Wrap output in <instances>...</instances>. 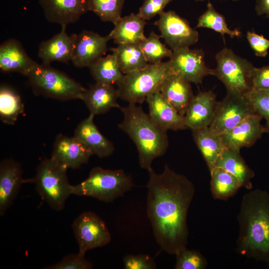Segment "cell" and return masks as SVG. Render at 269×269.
<instances>
[{"mask_svg": "<svg viewBox=\"0 0 269 269\" xmlns=\"http://www.w3.org/2000/svg\"><path fill=\"white\" fill-rule=\"evenodd\" d=\"M146 23L138 13H132L118 20L108 35L118 45L139 43L146 38L144 34Z\"/></svg>", "mask_w": 269, "mask_h": 269, "instance_id": "obj_25", "label": "cell"}, {"mask_svg": "<svg viewBox=\"0 0 269 269\" xmlns=\"http://www.w3.org/2000/svg\"><path fill=\"white\" fill-rule=\"evenodd\" d=\"M192 131L194 141L210 171L225 148L220 135L209 127Z\"/></svg>", "mask_w": 269, "mask_h": 269, "instance_id": "obj_27", "label": "cell"}, {"mask_svg": "<svg viewBox=\"0 0 269 269\" xmlns=\"http://www.w3.org/2000/svg\"><path fill=\"white\" fill-rule=\"evenodd\" d=\"M197 28L211 29L222 35L227 34L232 38L240 37L241 32L238 29H230L225 17L216 11L213 4L208 2L206 11L198 18Z\"/></svg>", "mask_w": 269, "mask_h": 269, "instance_id": "obj_32", "label": "cell"}, {"mask_svg": "<svg viewBox=\"0 0 269 269\" xmlns=\"http://www.w3.org/2000/svg\"><path fill=\"white\" fill-rule=\"evenodd\" d=\"M88 68L96 83H98L117 85L125 75L113 53L100 57L92 63Z\"/></svg>", "mask_w": 269, "mask_h": 269, "instance_id": "obj_30", "label": "cell"}, {"mask_svg": "<svg viewBox=\"0 0 269 269\" xmlns=\"http://www.w3.org/2000/svg\"><path fill=\"white\" fill-rule=\"evenodd\" d=\"M124 0H89V11L103 22L115 24L121 17Z\"/></svg>", "mask_w": 269, "mask_h": 269, "instance_id": "obj_33", "label": "cell"}, {"mask_svg": "<svg viewBox=\"0 0 269 269\" xmlns=\"http://www.w3.org/2000/svg\"><path fill=\"white\" fill-rule=\"evenodd\" d=\"M160 36L151 32L139 43L143 54L148 63H158L165 57H170L173 51L160 40Z\"/></svg>", "mask_w": 269, "mask_h": 269, "instance_id": "obj_34", "label": "cell"}, {"mask_svg": "<svg viewBox=\"0 0 269 269\" xmlns=\"http://www.w3.org/2000/svg\"><path fill=\"white\" fill-rule=\"evenodd\" d=\"M175 269H204L207 266L206 258L198 251L185 248L176 255Z\"/></svg>", "mask_w": 269, "mask_h": 269, "instance_id": "obj_35", "label": "cell"}, {"mask_svg": "<svg viewBox=\"0 0 269 269\" xmlns=\"http://www.w3.org/2000/svg\"><path fill=\"white\" fill-rule=\"evenodd\" d=\"M21 165L12 159H5L0 164V215H4L13 204L23 183Z\"/></svg>", "mask_w": 269, "mask_h": 269, "instance_id": "obj_17", "label": "cell"}, {"mask_svg": "<svg viewBox=\"0 0 269 269\" xmlns=\"http://www.w3.org/2000/svg\"><path fill=\"white\" fill-rule=\"evenodd\" d=\"M197 1H204L205 0H195Z\"/></svg>", "mask_w": 269, "mask_h": 269, "instance_id": "obj_44", "label": "cell"}, {"mask_svg": "<svg viewBox=\"0 0 269 269\" xmlns=\"http://www.w3.org/2000/svg\"><path fill=\"white\" fill-rule=\"evenodd\" d=\"M120 109L124 117L118 127L135 144L140 166L148 171L152 168L153 160L163 155L167 149V132L158 128L136 104L129 103Z\"/></svg>", "mask_w": 269, "mask_h": 269, "instance_id": "obj_3", "label": "cell"}, {"mask_svg": "<svg viewBox=\"0 0 269 269\" xmlns=\"http://www.w3.org/2000/svg\"><path fill=\"white\" fill-rule=\"evenodd\" d=\"M263 118L256 114L251 115L232 129L221 134L225 148L238 149L253 145L262 135L267 132L261 124Z\"/></svg>", "mask_w": 269, "mask_h": 269, "instance_id": "obj_16", "label": "cell"}, {"mask_svg": "<svg viewBox=\"0 0 269 269\" xmlns=\"http://www.w3.org/2000/svg\"><path fill=\"white\" fill-rule=\"evenodd\" d=\"M217 67L211 69V75L217 77L225 85L227 93L245 95L253 89L251 74L254 67L246 59L225 47L215 55Z\"/></svg>", "mask_w": 269, "mask_h": 269, "instance_id": "obj_8", "label": "cell"}, {"mask_svg": "<svg viewBox=\"0 0 269 269\" xmlns=\"http://www.w3.org/2000/svg\"><path fill=\"white\" fill-rule=\"evenodd\" d=\"M256 114L269 119V90L252 89L245 95Z\"/></svg>", "mask_w": 269, "mask_h": 269, "instance_id": "obj_36", "label": "cell"}, {"mask_svg": "<svg viewBox=\"0 0 269 269\" xmlns=\"http://www.w3.org/2000/svg\"><path fill=\"white\" fill-rule=\"evenodd\" d=\"M111 51L124 74L143 69L148 64L139 43L119 44Z\"/></svg>", "mask_w": 269, "mask_h": 269, "instance_id": "obj_28", "label": "cell"}, {"mask_svg": "<svg viewBox=\"0 0 269 269\" xmlns=\"http://www.w3.org/2000/svg\"><path fill=\"white\" fill-rule=\"evenodd\" d=\"M72 229L78 244V253L83 256L88 250L105 246L111 240L104 221L91 211L80 214L74 221Z\"/></svg>", "mask_w": 269, "mask_h": 269, "instance_id": "obj_9", "label": "cell"}, {"mask_svg": "<svg viewBox=\"0 0 269 269\" xmlns=\"http://www.w3.org/2000/svg\"><path fill=\"white\" fill-rule=\"evenodd\" d=\"M119 98L117 89L113 85L96 83L86 89L81 100L94 116L107 113L112 108L121 109L118 103Z\"/></svg>", "mask_w": 269, "mask_h": 269, "instance_id": "obj_24", "label": "cell"}, {"mask_svg": "<svg viewBox=\"0 0 269 269\" xmlns=\"http://www.w3.org/2000/svg\"><path fill=\"white\" fill-rule=\"evenodd\" d=\"M148 172L146 210L154 237L162 251L175 255L188 243L187 217L195 187L167 165L161 173L152 168Z\"/></svg>", "mask_w": 269, "mask_h": 269, "instance_id": "obj_1", "label": "cell"}, {"mask_svg": "<svg viewBox=\"0 0 269 269\" xmlns=\"http://www.w3.org/2000/svg\"><path fill=\"white\" fill-rule=\"evenodd\" d=\"M217 104L216 95L212 91L200 92L194 96L184 116L187 128L192 130L209 127Z\"/></svg>", "mask_w": 269, "mask_h": 269, "instance_id": "obj_20", "label": "cell"}, {"mask_svg": "<svg viewBox=\"0 0 269 269\" xmlns=\"http://www.w3.org/2000/svg\"><path fill=\"white\" fill-rule=\"evenodd\" d=\"M255 10L258 15L269 17V0H257Z\"/></svg>", "mask_w": 269, "mask_h": 269, "instance_id": "obj_42", "label": "cell"}, {"mask_svg": "<svg viewBox=\"0 0 269 269\" xmlns=\"http://www.w3.org/2000/svg\"><path fill=\"white\" fill-rule=\"evenodd\" d=\"M247 39L256 56L264 57L268 55L269 40L263 35L258 34L254 32L248 31Z\"/></svg>", "mask_w": 269, "mask_h": 269, "instance_id": "obj_40", "label": "cell"}, {"mask_svg": "<svg viewBox=\"0 0 269 269\" xmlns=\"http://www.w3.org/2000/svg\"><path fill=\"white\" fill-rule=\"evenodd\" d=\"M126 269H154L156 264L154 260L147 255H128L124 257Z\"/></svg>", "mask_w": 269, "mask_h": 269, "instance_id": "obj_39", "label": "cell"}, {"mask_svg": "<svg viewBox=\"0 0 269 269\" xmlns=\"http://www.w3.org/2000/svg\"><path fill=\"white\" fill-rule=\"evenodd\" d=\"M66 28V26H62L59 32L40 43L37 55L42 63L50 64L54 61L67 63L72 60L77 34L69 35Z\"/></svg>", "mask_w": 269, "mask_h": 269, "instance_id": "obj_19", "label": "cell"}, {"mask_svg": "<svg viewBox=\"0 0 269 269\" xmlns=\"http://www.w3.org/2000/svg\"><path fill=\"white\" fill-rule=\"evenodd\" d=\"M154 24L158 28L160 37L172 51L189 47L199 39V33L188 22L175 11H163Z\"/></svg>", "mask_w": 269, "mask_h": 269, "instance_id": "obj_11", "label": "cell"}, {"mask_svg": "<svg viewBox=\"0 0 269 269\" xmlns=\"http://www.w3.org/2000/svg\"><path fill=\"white\" fill-rule=\"evenodd\" d=\"M210 190L215 199L225 200L234 196L242 187L241 182L225 169L214 167L210 171Z\"/></svg>", "mask_w": 269, "mask_h": 269, "instance_id": "obj_29", "label": "cell"}, {"mask_svg": "<svg viewBox=\"0 0 269 269\" xmlns=\"http://www.w3.org/2000/svg\"><path fill=\"white\" fill-rule=\"evenodd\" d=\"M172 72L167 61L148 63L143 69L125 74L117 84L119 98L129 103L142 104L149 95L158 90Z\"/></svg>", "mask_w": 269, "mask_h": 269, "instance_id": "obj_5", "label": "cell"}, {"mask_svg": "<svg viewBox=\"0 0 269 269\" xmlns=\"http://www.w3.org/2000/svg\"><path fill=\"white\" fill-rule=\"evenodd\" d=\"M85 256L80 254H71L65 256L59 262L50 266L49 269H91L93 265L85 258Z\"/></svg>", "mask_w": 269, "mask_h": 269, "instance_id": "obj_37", "label": "cell"}, {"mask_svg": "<svg viewBox=\"0 0 269 269\" xmlns=\"http://www.w3.org/2000/svg\"><path fill=\"white\" fill-rule=\"evenodd\" d=\"M252 88L256 90H269V66L254 67L251 74Z\"/></svg>", "mask_w": 269, "mask_h": 269, "instance_id": "obj_41", "label": "cell"}, {"mask_svg": "<svg viewBox=\"0 0 269 269\" xmlns=\"http://www.w3.org/2000/svg\"><path fill=\"white\" fill-rule=\"evenodd\" d=\"M27 77L35 94L61 101L81 100L86 90L79 83L50 64L37 63Z\"/></svg>", "mask_w": 269, "mask_h": 269, "instance_id": "obj_6", "label": "cell"}, {"mask_svg": "<svg viewBox=\"0 0 269 269\" xmlns=\"http://www.w3.org/2000/svg\"><path fill=\"white\" fill-rule=\"evenodd\" d=\"M267 121V124H266V130L267 132L269 133V119L266 120Z\"/></svg>", "mask_w": 269, "mask_h": 269, "instance_id": "obj_43", "label": "cell"}, {"mask_svg": "<svg viewBox=\"0 0 269 269\" xmlns=\"http://www.w3.org/2000/svg\"><path fill=\"white\" fill-rule=\"evenodd\" d=\"M92 155V151L75 136L59 134L50 158L67 169H77L87 163Z\"/></svg>", "mask_w": 269, "mask_h": 269, "instance_id": "obj_13", "label": "cell"}, {"mask_svg": "<svg viewBox=\"0 0 269 269\" xmlns=\"http://www.w3.org/2000/svg\"><path fill=\"white\" fill-rule=\"evenodd\" d=\"M94 116L90 115L77 127L74 135L92 152L100 158L111 155L115 150L113 144L98 129L94 122Z\"/></svg>", "mask_w": 269, "mask_h": 269, "instance_id": "obj_23", "label": "cell"}, {"mask_svg": "<svg viewBox=\"0 0 269 269\" xmlns=\"http://www.w3.org/2000/svg\"><path fill=\"white\" fill-rule=\"evenodd\" d=\"M37 63L16 39H9L0 45V69L2 72H18L27 77Z\"/></svg>", "mask_w": 269, "mask_h": 269, "instance_id": "obj_21", "label": "cell"}, {"mask_svg": "<svg viewBox=\"0 0 269 269\" xmlns=\"http://www.w3.org/2000/svg\"><path fill=\"white\" fill-rule=\"evenodd\" d=\"M172 0H144L138 14L144 20H149L163 11L166 5Z\"/></svg>", "mask_w": 269, "mask_h": 269, "instance_id": "obj_38", "label": "cell"}, {"mask_svg": "<svg viewBox=\"0 0 269 269\" xmlns=\"http://www.w3.org/2000/svg\"><path fill=\"white\" fill-rule=\"evenodd\" d=\"M111 40L108 35L102 36L92 31L84 30L77 35L71 61L78 68L88 67L106 52Z\"/></svg>", "mask_w": 269, "mask_h": 269, "instance_id": "obj_15", "label": "cell"}, {"mask_svg": "<svg viewBox=\"0 0 269 269\" xmlns=\"http://www.w3.org/2000/svg\"><path fill=\"white\" fill-rule=\"evenodd\" d=\"M65 167L50 158L42 160L31 179L41 199L52 208L62 210L68 197L72 194L71 187Z\"/></svg>", "mask_w": 269, "mask_h": 269, "instance_id": "obj_7", "label": "cell"}, {"mask_svg": "<svg viewBox=\"0 0 269 269\" xmlns=\"http://www.w3.org/2000/svg\"><path fill=\"white\" fill-rule=\"evenodd\" d=\"M215 166L221 167L235 176L242 187L252 189V179L255 174L241 155L240 150L225 148L218 158Z\"/></svg>", "mask_w": 269, "mask_h": 269, "instance_id": "obj_26", "label": "cell"}, {"mask_svg": "<svg viewBox=\"0 0 269 269\" xmlns=\"http://www.w3.org/2000/svg\"><path fill=\"white\" fill-rule=\"evenodd\" d=\"M237 219L238 253L269 267V192L256 189L244 194Z\"/></svg>", "mask_w": 269, "mask_h": 269, "instance_id": "obj_2", "label": "cell"}, {"mask_svg": "<svg viewBox=\"0 0 269 269\" xmlns=\"http://www.w3.org/2000/svg\"><path fill=\"white\" fill-rule=\"evenodd\" d=\"M145 101L148 104L150 118L161 130L165 132L176 131L187 128L184 116L181 115L158 91L149 95Z\"/></svg>", "mask_w": 269, "mask_h": 269, "instance_id": "obj_18", "label": "cell"}, {"mask_svg": "<svg viewBox=\"0 0 269 269\" xmlns=\"http://www.w3.org/2000/svg\"><path fill=\"white\" fill-rule=\"evenodd\" d=\"M24 106L19 95L7 86L0 88V118L1 121L13 125L23 113Z\"/></svg>", "mask_w": 269, "mask_h": 269, "instance_id": "obj_31", "label": "cell"}, {"mask_svg": "<svg viewBox=\"0 0 269 269\" xmlns=\"http://www.w3.org/2000/svg\"><path fill=\"white\" fill-rule=\"evenodd\" d=\"M233 1H238V0H232Z\"/></svg>", "mask_w": 269, "mask_h": 269, "instance_id": "obj_45", "label": "cell"}, {"mask_svg": "<svg viewBox=\"0 0 269 269\" xmlns=\"http://www.w3.org/2000/svg\"><path fill=\"white\" fill-rule=\"evenodd\" d=\"M46 19L62 26L75 23L89 11V0H38Z\"/></svg>", "mask_w": 269, "mask_h": 269, "instance_id": "obj_14", "label": "cell"}, {"mask_svg": "<svg viewBox=\"0 0 269 269\" xmlns=\"http://www.w3.org/2000/svg\"><path fill=\"white\" fill-rule=\"evenodd\" d=\"M171 70L190 83H201L204 78L211 74L206 66L202 49L184 47L173 51L168 61Z\"/></svg>", "mask_w": 269, "mask_h": 269, "instance_id": "obj_12", "label": "cell"}, {"mask_svg": "<svg viewBox=\"0 0 269 269\" xmlns=\"http://www.w3.org/2000/svg\"><path fill=\"white\" fill-rule=\"evenodd\" d=\"M158 91L181 115L185 116L194 96L190 82L172 71Z\"/></svg>", "mask_w": 269, "mask_h": 269, "instance_id": "obj_22", "label": "cell"}, {"mask_svg": "<svg viewBox=\"0 0 269 269\" xmlns=\"http://www.w3.org/2000/svg\"><path fill=\"white\" fill-rule=\"evenodd\" d=\"M134 184L131 176L122 169L93 168L88 177L82 182L72 185V194L88 196L105 202L123 196Z\"/></svg>", "mask_w": 269, "mask_h": 269, "instance_id": "obj_4", "label": "cell"}, {"mask_svg": "<svg viewBox=\"0 0 269 269\" xmlns=\"http://www.w3.org/2000/svg\"><path fill=\"white\" fill-rule=\"evenodd\" d=\"M255 114L245 95L227 93L222 101L218 102L214 118L209 127L220 135Z\"/></svg>", "mask_w": 269, "mask_h": 269, "instance_id": "obj_10", "label": "cell"}]
</instances>
